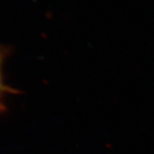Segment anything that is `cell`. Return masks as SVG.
Returning a JSON list of instances; mask_svg holds the SVG:
<instances>
[{"instance_id": "cell-1", "label": "cell", "mask_w": 154, "mask_h": 154, "mask_svg": "<svg viewBox=\"0 0 154 154\" xmlns=\"http://www.w3.org/2000/svg\"><path fill=\"white\" fill-rule=\"evenodd\" d=\"M10 53V48L0 46V114L5 113L7 111L6 104V97L10 94H17L20 93L17 89L7 85L5 82L3 65L5 60Z\"/></svg>"}]
</instances>
